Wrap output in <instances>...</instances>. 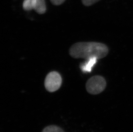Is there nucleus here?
I'll return each mask as SVG.
<instances>
[{"mask_svg":"<svg viewBox=\"0 0 133 132\" xmlns=\"http://www.w3.org/2000/svg\"><path fill=\"white\" fill-rule=\"evenodd\" d=\"M107 86L105 79L101 76H95L90 78L86 85V89L89 93L97 94L105 90Z\"/></svg>","mask_w":133,"mask_h":132,"instance_id":"obj_2","label":"nucleus"},{"mask_svg":"<svg viewBox=\"0 0 133 132\" xmlns=\"http://www.w3.org/2000/svg\"><path fill=\"white\" fill-rule=\"evenodd\" d=\"M99 1L100 0H82V2L83 4L86 6H90Z\"/></svg>","mask_w":133,"mask_h":132,"instance_id":"obj_8","label":"nucleus"},{"mask_svg":"<svg viewBox=\"0 0 133 132\" xmlns=\"http://www.w3.org/2000/svg\"><path fill=\"white\" fill-rule=\"evenodd\" d=\"M35 10L40 14L44 13L46 11L45 0H36Z\"/></svg>","mask_w":133,"mask_h":132,"instance_id":"obj_5","label":"nucleus"},{"mask_svg":"<svg viewBox=\"0 0 133 132\" xmlns=\"http://www.w3.org/2000/svg\"><path fill=\"white\" fill-rule=\"evenodd\" d=\"M69 54L75 58H89L96 57L99 59L105 57L109 49L105 44L97 42H80L74 44L70 48Z\"/></svg>","mask_w":133,"mask_h":132,"instance_id":"obj_1","label":"nucleus"},{"mask_svg":"<svg viewBox=\"0 0 133 132\" xmlns=\"http://www.w3.org/2000/svg\"><path fill=\"white\" fill-rule=\"evenodd\" d=\"M62 79L58 72L53 71L48 74L45 78L44 85L46 90L50 92L57 91L61 86Z\"/></svg>","mask_w":133,"mask_h":132,"instance_id":"obj_3","label":"nucleus"},{"mask_svg":"<svg viewBox=\"0 0 133 132\" xmlns=\"http://www.w3.org/2000/svg\"><path fill=\"white\" fill-rule=\"evenodd\" d=\"M42 132H64V131L57 126L50 125L45 127Z\"/></svg>","mask_w":133,"mask_h":132,"instance_id":"obj_7","label":"nucleus"},{"mask_svg":"<svg viewBox=\"0 0 133 132\" xmlns=\"http://www.w3.org/2000/svg\"><path fill=\"white\" fill-rule=\"evenodd\" d=\"M52 3L55 5H59L63 4L65 0H50Z\"/></svg>","mask_w":133,"mask_h":132,"instance_id":"obj_9","label":"nucleus"},{"mask_svg":"<svg viewBox=\"0 0 133 132\" xmlns=\"http://www.w3.org/2000/svg\"><path fill=\"white\" fill-rule=\"evenodd\" d=\"M36 0H24L23 2V8L26 11H29L35 9Z\"/></svg>","mask_w":133,"mask_h":132,"instance_id":"obj_6","label":"nucleus"},{"mask_svg":"<svg viewBox=\"0 0 133 132\" xmlns=\"http://www.w3.org/2000/svg\"><path fill=\"white\" fill-rule=\"evenodd\" d=\"M98 59L96 57H91L86 59L85 62L81 64V70L84 73L90 72L93 67L95 65Z\"/></svg>","mask_w":133,"mask_h":132,"instance_id":"obj_4","label":"nucleus"}]
</instances>
